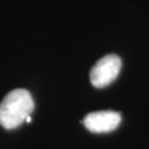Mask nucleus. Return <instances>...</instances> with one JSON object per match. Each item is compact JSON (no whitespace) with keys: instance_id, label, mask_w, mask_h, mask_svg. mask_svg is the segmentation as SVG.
Instances as JSON below:
<instances>
[{"instance_id":"f257e3e1","label":"nucleus","mask_w":149,"mask_h":149,"mask_svg":"<svg viewBox=\"0 0 149 149\" xmlns=\"http://www.w3.org/2000/svg\"><path fill=\"white\" fill-rule=\"evenodd\" d=\"M33 109L34 102L29 91L12 90L0 103V125L8 130L15 129L31 116Z\"/></svg>"},{"instance_id":"20e7f679","label":"nucleus","mask_w":149,"mask_h":149,"mask_svg":"<svg viewBox=\"0 0 149 149\" xmlns=\"http://www.w3.org/2000/svg\"><path fill=\"white\" fill-rule=\"evenodd\" d=\"M32 120V118H31V116H29V117H27L26 118V123H30Z\"/></svg>"},{"instance_id":"7ed1b4c3","label":"nucleus","mask_w":149,"mask_h":149,"mask_svg":"<svg viewBox=\"0 0 149 149\" xmlns=\"http://www.w3.org/2000/svg\"><path fill=\"white\" fill-rule=\"evenodd\" d=\"M122 122L120 114L114 111H100L91 113L83 119V124L90 132L95 134L111 133Z\"/></svg>"},{"instance_id":"f03ea898","label":"nucleus","mask_w":149,"mask_h":149,"mask_svg":"<svg viewBox=\"0 0 149 149\" xmlns=\"http://www.w3.org/2000/svg\"><path fill=\"white\" fill-rule=\"evenodd\" d=\"M122 69V60L116 54H107L91 70V83L96 88H103L117 79Z\"/></svg>"}]
</instances>
